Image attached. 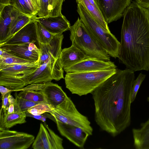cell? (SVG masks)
Here are the masks:
<instances>
[{
    "mask_svg": "<svg viewBox=\"0 0 149 149\" xmlns=\"http://www.w3.org/2000/svg\"><path fill=\"white\" fill-rule=\"evenodd\" d=\"M70 31L72 45L83 52L86 58L110 61V56L79 17Z\"/></svg>",
    "mask_w": 149,
    "mask_h": 149,
    "instance_id": "5",
    "label": "cell"
},
{
    "mask_svg": "<svg viewBox=\"0 0 149 149\" xmlns=\"http://www.w3.org/2000/svg\"><path fill=\"white\" fill-rule=\"evenodd\" d=\"M118 57L127 68L149 71V9L136 1L125 10Z\"/></svg>",
    "mask_w": 149,
    "mask_h": 149,
    "instance_id": "2",
    "label": "cell"
},
{
    "mask_svg": "<svg viewBox=\"0 0 149 149\" xmlns=\"http://www.w3.org/2000/svg\"><path fill=\"white\" fill-rule=\"evenodd\" d=\"M10 0H0V11L6 6L9 5Z\"/></svg>",
    "mask_w": 149,
    "mask_h": 149,
    "instance_id": "39",
    "label": "cell"
},
{
    "mask_svg": "<svg viewBox=\"0 0 149 149\" xmlns=\"http://www.w3.org/2000/svg\"><path fill=\"white\" fill-rule=\"evenodd\" d=\"M134 145L137 149H149V118L139 128H133Z\"/></svg>",
    "mask_w": 149,
    "mask_h": 149,
    "instance_id": "21",
    "label": "cell"
},
{
    "mask_svg": "<svg viewBox=\"0 0 149 149\" xmlns=\"http://www.w3.org/2000/svg\"><path fill=\"white\" fill-rule=\"evenodd\" d=\"M34 61H35L25 59L15 56L0 57V65L24 64Z\"/></svg>",
    "mask_w": 149,
    "mask_h": 149,
    "instance_id": "31",
    "label": "cell"
},
{
    "mask_svg": "<svg viewBox=\"0 0 149 149\" xmlns=\"http://www.w3.org/2000/svg\"><path fill=\"white\" fill-rule=\"evenodd\" d=\"M2 48L15 56L33 61L39 60L40 50L34 43L16 44H0Z\"/></svg>",
    "mask_w": 149,
    "mask_h": 149,
    "instance_id": "12",
    "label": "cell"
},
{
    "mask_svg": "<svg viewBox=\"0 0 149 149\" xmlns=\"http://www.w3.org/2000/svg\"><path fill=\"white\" fill-rule=\"evenodd\" d=\"M9 5L13 6L22 14L31 17L36 16L34 15L25 0H10Z\"/></svg>",
    "mask_w": 149,
    "mask_h": 149,
    "instance_id": "28",
    "label": "cell"
},
{
    "mask_svg": "<svg viewBox=\"0 0 149 149\" xmlns=\"http://www.w3.org/2000/svg\"><path fill=\"white\" fill-rule=\"evenodd\" d=\"M18 95L20 97L29 101L47 103L43 93L40 91L22 90Z\"/></svg>",
    "mask_w": 149,
    "mask_h": 149,
    "instance_id": "26",
    "label": "cell"
},
{
    "mask_svg": "<svg viewBox=\"0 0 149 149\" xmlns=\"http://www.w3.org/2000/svg\"><path fill=\"white\" fill-rule=\"evenodd\" d=\"M64 38L62 34H56L48 43L38 44L40 50L39 65L51 60L58 59L62 50L61 47Z\"/></svg>",
    "mask_w": 149,
    "mask_h": 149,
    "instance_id": "14",
    "label": "cell"
},
{
    "mask_svg": "<svg viewBox=\"0 0 149 149\" xmlns=\"http://www.w3.org/2000/svg\"><path fill=\"white\" fill-rule=\"evenodd\" d=\"M12 91H10L6 94L3 97H2V105L1 109H3L4 112L7 111L10 103L8 100L9 96L11 95Z\"/></svg>",
    "mask_w": 149,
    "mask_h": 149,
    "instance_id": "35",
    "label": "cell"
},
{
    "mask_svg": "<svg viewBox=\"0 0 149 149\" xmlns=\"http://www.w3.org/2000/svg\"><path fill=\"white\" fill-rule=\"evenodd\" d=\"M135 1L143 7L149 9V0H135Z\"/></svg>",
    "mask_w": 149,
    "mask_h": 149,
    "instance_id": "37",
    "label": "cell"
},
{
    "mask_svg": "<svg viewBox=\"0 0 149 149\" xmlns=\"http://www.w3.org/2000/svg\"><path fill=\"white\" fill-rule=\"evenodd\" d=\"M40 91L47 103L54 108L61 103L67 96L61 86L51 81L43 83Z\"/></svg>",
    "mask_w": 149,
    "mask_h": 149,
    "instance_id": "17",
    "label": "cell"
},
{
    "mask_svg": "<svg viewBox=\"0 0 149 149\" xmlns=\"http://www.w3.org/2000/svg\"><path fill=\"white\" fill-rule=\"evenodd\" d=\"M58 58L64 68L70 67L86 59V56L79 49L72 45L70 47L62 49Z\"/></svg>",
    "mask_w": 149,
    "mask_h": 149,
    "instance_id": "19",
    "label": "cell"
},
{
    "mask_svg": "<svg viewBox=\"0 0 149 149\" xmlns=\"http://www.w3.org/2000/svg\"><path fill=\"white\" fill-rule=\"evenodd\" d=\"M60 134L77 147L83 148L89 134L82 129L56 121Z\"/></svg>",
    "mask_w": 149,
    "mask_h": 149,
    "instance_id": "13",
    "label": "cell"
},
{
    "mask_svg": "<svg viewBox=\"0 0 149 149\" xmlns=\"http://www.w3.org/2000/svg\"><path fill=\"white\" fill-rule=\"evenodd\" d=\"M10 91H13L12 90H10L4 86L0 85V92L2 97H3L6 94Z\"/></svg>",
    "mask_w": 149,
    "mask_h": 149,
    "instance_id": "38",
    "label": "cell"
},
{
    "mask_svg": "<svg viewBox=\"0 0 149 149\" xmlns=\"http://www.w3.org/2000/svg\"><path fill=\"white\" fill-rule=\"evenodd\" d=\"M116 71L117 68L94 72L66 73L64 78L66 87L72 94L79 96L91 93Z\"/></svg>",
    "mask_w": 149,
    "mask_h": 149,
    "instance_id": "4",
    "label": "cell"
},
{
    "mask_svg": "<svg viewBox=\"0 0 149 149\" xmlns=\"http://www.w3.org/2000/svg\"><path fill=\"white\" fill-rule=\"evenodd\" d=\"M81 4L91 17L106 31L111 32L108 24L105 21L100 10L96 8L88 0H75Z\"/></svg>",
    "mask_w": 149,
    "mask_h": 149,
    "instance_id": "23",
    "label": "cell"
},
{
    "mask_svg": "<svg viewBox=\"0 0 149 149\" xmlns=\"http://www.w3.org/2000/svg\"><path fill=\"white\" fill-rule=\"evenodd\" d=\"M36 17V16L31 17L22 13L16 16L11 23L8 33L7 38L5 41L10 39L15 33Z\"/></svg>",
    "mask_w": 149,
    "mask_h": 149,
    "instance_id": "24",
    "label": "cell"
},
{
    "mask_svg": "<svg viewBox=\"0 0 149 149\" xmlns=\"http://www.w3.org/2000/svg\"><path fill=\"white\" fill-rule=\"evenodd\" d=\"M9 102L10 105L11 104H14L15 101V98L12 95H10L8 97Z\"/></svg>",
    "mask_w": 149,
    "mask_h": 149,
    "instance_id": "41",
    "label": "cell"
},
{
    "mask_svg": "<svg viewBox=\"0 0 149 149\" xmlns=\"http://www.w3.org/2000/svg\"><path fill=\"white\" fill-rule=\"evenodd\" d=\"M35 21L37 40L38 44L48 43L56 35L49 32L40 22Z\"/></svg>",
    "mask_w": 149,
    "mask_h": 149,
    "instance_id": "25",
    "label": "cell"
},
{
    "mask_svg": "<svg viewBox=\"0 0 149 149\" xmlns=\"http://www.w3.org/2000/svg\"><path fill=\"white\" fill-rule=\"evenodd\" d=\"M39 61L24 64L0 65V76H14L32 72L40 66Z\"/></svg>",
    "mask_w": 149,
    "mask_h": 149,
    "instance_id": "20",
    "label": "cell"
},
{
    "mask_svg": "<svg viewBox=\"0 0 149 149\" xmlns=\"http://www.w3.org/2000/svg\"><path fill=\"white\" fill-rule=\"evenodd\" d=\"M146 77V75L140 73L136 79L134 80L131 91V100L132 103L135 100L139 88Z\"/></svg>",
    "mask_w": 149,
    "mask_h": 149,
    "instance_id": "32",
    "label": "cell"
},
{
    "mask_svg": "<svg viewBox=\"0 0 149 149\" xmlns=\"http://www.w3.org/2000/svg\"><path fill=\"white\" fill-rule=\"evenodd\" d=\"M103 17L108 24L116 21L123 16L132 0H97Z\"/></svg>",
    "mask_w": 149,
    "mask_h": 149,
    "instance_id": "10",
    "label": "cell"
},
{
    "mask_svg": "<svg viewBox=\"0 0 149 149\" xmlns=\"http://www.w3.org/2000/svg\"><path fill=\"white\" fill-rule=\"evenodd\" d=\"M48 113L54 117L56 121L79 127L86 131L89 135L92 134L93 129L88 118L79 113L68 96L61 103Z\"/></svg>",
    "mask_w": 149,
    "mask_h": 149,
    "instance_id": "7",
    "label": "cell"
},
{
    "mask_svg": "<svg viewBox=\"0 0 149 149\" xmlns=\"http://www.w3.org/2000/svg\"><path fill=\"white\" fill-rule=\"evenodd\" d=\"M15 101L14 104L15 112L27 111L32 107L40 103L29 101L19 97L15 92L14 94Z\"/></svg>",
    "mask_w": 149,
    "mask_h": 149,
    "instance_id": "27",
    "label": "cell"
},
{
    "mask_svg": "<svg viewBox=\"0 0 149 149\" xmlns=\"http://www.w3.org/2000/svg\"><path fill=\"white\" fill-rule=\"evenodd\" d=\"M0 129H9L18 124L26 122V112H15L8 114L7 111L0 110Z\"/></svg>",
    "mask_w": 149,
    "mask_h": 149,
    "instance_id": "22",
    "label": "cell"
},
{
    "mask_svg": "<svg viewBox=\"0 0 149 149\" xmlns=\"http://www.w3.org/2000/svg\"><path fill=\"white\" fill-rule=\"evenodd\" d=\"M64 70L59 58L40 65L34 71L14 76H0V85L13 91H18L31 84H43L58 81L64 78Z\"/></svg>",
    "mask_w": 149,
    "mask_h": 149,
    "instance_id": "3",
    "label": "cell"
},
{
    "mask_svg": "<svg viewBox=\"0 0 149 149\" xmlns=\"http://www.w3.org/2000/svg\"><path fill=\"white\" fill-rule=\"evenodd\" d=\"M35 18L15 33L10 39L0 44L34 43L37 41Z\"/></svg>",
    "mask_w": 149,
    "mask_h": 149,
    "instance_id": "16",
    "label": "cell"
},
{
    "mask_svg": "<svg viewBox=\"0 0 149 149\" xmlns=\"http://www.w3.org/2000/svg\"><path fill=\"white\" fill-rule=\"evenodd\" d=\"M77 11L82 22L109 56L118 57L120 42L115 36L105 30L79 3Z\"/></svg>",
    "mask_w": 149,
    "mask_h": 149,
    "instance_id": "6",
    "label": "cell"
},
{
    "mask_svg": "<svg viewBox=\"0 0 149 149\" xmlns=\"http://www.w3.org/2000/svg\"><path fill=\"white\" fill-rule=\"evenodd\" d=\"M44 124H40L32 148L34 149H63V139L51 129L45 122Z\"/></svg>",
    "mask_w": 149,
    "mask_h": 149,
    "instance_id": "9",
    "label": "cell"
},
{
    "mask_svg": "<svg viewBox=\"0 0 149 149\" xmlns=\"http://www.w3.org/2000/svg\"><path fill=\"white\" fill-rule=\"evenodd\" d=\"M29 8L35 16L40 9V0H25Z\"/></svg>",
    "mask_w": 149,
    "mask_h": 149,
    "instance_id": "33",
    "label": "cell"
},
{
    "mask_svg": "<svg viewBox=\"0 0 149 149\" xmlns=\"http://www.w3.org/2000/svg\"><path fill=\"white\" fill-rule=\"evenodd\" d=\"M114 63L110 61L86 58L70 67L63 68L66 73L91 72L116 69Z\"/></svg>",
    "mask_w": 149,
    "mask_h": 149,
    "instance_id": "11",
    "label": "cell"
},
{
    "mask_svg": "<svg viewBox=\"0 0 149 149\" xmlns=\"http://www.w3.org/2000/svg\"><path fill=\"white\" fill-rule=\"evenodd\" d=\"M14 112H15V110L14 104H10L7 111V113L10 114Z\"/></svg>",
    "mask_w": 149,
    "mask_h": 149,
    "instance_id": "40",
    "label": "cell"
},
{
    "mask_svg": "<svg viewBox=\"0 0 149 149\" xmlns=\"http://www.w3.org/2000/svg\"><path fill=\"white\" fill-rule=\"evenodd\" d=\"M26 117H29L33 118L36 119L41 120L43 123L45 122L46 118H47L45 113L40 115H33L28 111L26 112Z\"/></svg>",
    "mask_w": 149,
    "mask_h": 149,
    "instance_id": "36",
    "label": "cell"
},
{
    "mask_svg": "<svg viewBox=\"0 0 149 149\" xmlns=\"http://www.w3.org/2000/svg\"><path fill=\"white\" fill-rule=\"evenodd\" d=\"M35 20L40 22L49 32L55 35L62 34L70 30L71 28L69 21L62 14L56 16L36 17Z\"/></svg>",
    "mask_w": 149,
    "mask_h": 149,
    "instance_id": "15",
    "label": "cell"
},
{
    "mask_svg": "<svg viewBox=\"0 0 149 149\" xmlns=\"http://www.w3.org/2000/svg\"><path fill=\"white\" fill-rule=\"evenodd\" d=\"M40 9L37 15L39 17H45L49 15V0H40Z\"/></svg>",
    "mask_w": 149,
    "mask_h": 149,
    "instance_id": "34",
    "label": "cell"
},
{
    "mask_svg": "<svg viewBox=\"0 0 149 149\" xmlns=\"http://www.w3.org/2000/svg\"><path fill=\"white\" fill-rule=\"evenodd\" d=\"M147 101L149 102V96L147 98Z\"/></svg>",
    "mask_w": 149,
    "mask_h": 149,
    "instance_id": "42",
    "label": "cell"
},
{
    "mask_svg": "<svg viewBox=\"0 0 149 149\" xmlns=\"http://www.w3.org/2000/svg\"><path fill=\"white\" fill-rule=\"evenodd\" d=\"M64 0H49V15L56 16L62 14L63 3Z\"/></svg>",
    "mask_w": 149,
    "mask_h": 149,
    "instance_id": "30",
    "label": "cell"
},
{
    "mask_svg": "<svg viewBox=\"0 0 149 149\" xmlns=\"http://www.w3.org/2000/svg\"><path fill=\"white\" fill-rule=\"evenodd\" d=\"M35 139L31 134L0 129V149H27Z\"/></svg>",
    "mask_w": 149,
    "mask_h": 149,
    "instance_id": "8",
    "label": "cell"
},
{
    "mask_svg": "<svg viewBox=\"0 0 149 149\" xmlns=\"http://www.w3.org/2000/svg\"><path fill=\"white\" fill-rule=\"evenodd\" d=\"M134 71L117 69L116 72L92 93L95 118L103 130L113 136L124 131L131 120V94Z\"/></svg>",
    "mask_w": 149,
    "mask_h": 149,
    "instance_id": "1",
    "label": "cell"
},
{
    "mask_svg": "<svg viewBox=\"0 0 149 149\" xmlns=\"http://www.w3.org/2000/svg\"><path fill=\"white\" fill-rule=\"evenodd\" d=\"M20 13L9 5L5 6L0 11V43L6 40L11 23Z\"/></svg>",
    "mask_w": 149,
    "mask_h": 149,
    "instance_id": "18",
    "label": "cell"
},
{
    "mask_svg": "<svg viewBox=\"0 0 149 149\" xmlns=\"http://www.w3.org/2000/svg\"><path fill=\"white\" fill-rule=\"evenodd\" d=\"M53 108L47 103H40L30 108L27 111L33 115H40L48 113Z\"/></svg>",
    "mask_w": 149,
    "mask_h": 149,
    "instance_id": "29",
    "label": "cell"
}]
</instances>
